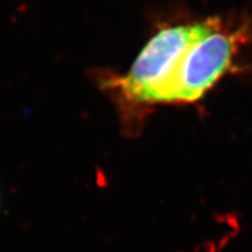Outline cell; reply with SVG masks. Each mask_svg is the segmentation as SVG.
<instances>
[{
  "label": "cell",
  "mask_w": 252,
  "mask_h": 252,
  "mask_svg": "<svg viewBox=\"0 0 252 252\" xmlns=\"http://www.w3.org/2000/svg\"><path fill=\"white\" fill-rule=\"evenodd\" d=\"M205 27V20L161 27L123 76H108L104 87L116 96L125 119L157 103H167L178 67Z\"/></svg>",
  "instance_id": "obj_1"
},
{
  "label": "cell",
  "mask_w": 252,
  "mask_h": 252,
  "mask_svg": "<svg viewBox=\"0 0 252 252\" xmlns=\"http://www.w3.org/2000/svg\"><path fill=\"white\" fill-rule=\"evenodd\" d=\"M251 39L252 26L247 21L233 24L221 17L206 18L202 32L189 45L178 67L167 103L201 99L236 67L239 48Z\"/></svg>",
  "instance_id": "obj_2"
}]
</instances>
